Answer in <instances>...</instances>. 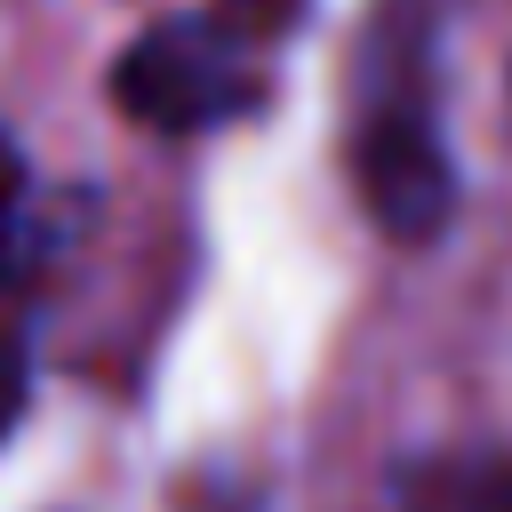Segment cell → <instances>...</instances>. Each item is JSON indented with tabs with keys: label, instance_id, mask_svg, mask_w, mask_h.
I'll return each mask as SVG.
<instances>
[{
	"label": "cell",
	"instance_id": "4",
	"mask_svg": "<svg viewBox=\"0 0 512 512\" xmlns=\"http://www.w3.org/2000/svg\"><path fill=\"white\" fill-rule=\"evenodd\" d=\"M472 512H512V456L472 472Z\"/></svg>",
	"mask_w": 512,
	"mask_h": 512
},
{
	"label": "cell",
	"instance_id": "5",
	"mask_svg": "<svg viewBox=\"0 0 512 512\" xmlns=\"http://www.w3.org/2000/svg\"><path fill=\"white\" fill-rule=\"evenodd\" d=\"M16 192H24V168H16V152L0 144V224H8V208H16Z\"/></svg>",
	"mask_w": 512,
	"mask_h": 512
},
{
	"label": "cell",
	"instance_id": "6",
	"mask_svg": "<svg viewBox=\"0 0 512 512\" xmlns=\"http://www.w3.org/2000/svg\"><path fill=\"white\" fill-rule=\"evenodd\" d=\"M8 408H16V344H0V424H8Z\"/></svg>",
	"mask_w": 512,
	"mask_h": 512
},
{
	"label": "cell",
	"instance_id": "2",
	"mask_svg": "<svg viewBox=\"0 0 512 512\" xmlns=\"http://www.w3.org/2000/svg\"><path fill=\"white\" fill-rule=\"evenodd\" d=\"M360 200L392 240H432L456 208V168L424 112H376L360 128Z\"/></svg>",
	"mask_w": 512,
	"mask_h": 512
},
{
	"label": "cell",
	"instance_id": "1",
	"mask_svg": "<svg viewBox=\"0 0 512 512\" xmlns=\"http://www.w3.org/2000/svg\"><path fill=\"white\" fill-rule=\"evenodd\" d=\"M240 40L216 32V16H176V24H152L120 48L112 64V104L144 128H208L224 120L232 104H248L240 88V64H232Z\"/></svg>",
	"mask_w": 512,
	"mask_h": 512
},
{
	"label": "cell",
	"instance_id": "3",
	"mask_svg": "<svg viewBox=\"0 0 512 512\" xmlns=\"http://www.w3.org/2000/svg\"><path fill=\"white\" fill-rule=\"evenodd\" d=\"M296 24V0H216V32L224 40H272Z\"/></svg>",
	"mask_w": 512,
	"mask_h": 512
}]
</instances>
